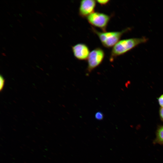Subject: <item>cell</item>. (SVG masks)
I'll list each match as a JSON object with an SVG mask.
<instances>
[{
    "instance_id": "1",
    "label": "cell",
    "mask_w": 163,
    "mask_h": 163,
    "mask_svg": "<svg viewBox=\"0 0 163 163\" xmlns=\"http://www.w3.org/2000/svg\"><path fill=\"white\" fill-rule=\"evenodd\" d=\"M148 40L147 38L142 37L120 40L112 47L110 60L112 61L117 56L124 54L139 45L146 43Z\"/></svg>"
},
{
    "instance_id": "2",
    "label": "cell",
    "mask_w": 163,
    "mask_h": 163,
    "mask_svg": "<svg viewBox=\"0 0 163 163\" xmlns=\"http://www.w3.org/2000/svg\"><path fill=\"white\" fill-rule=\"evenodd\" d=\"M92 31L98 37L104 46L110 48L113 47L120 40L122 35L129 31L131 28L128 27L121 31L100 32L92 27Z\"/></svg>"
},
{
    "instance_id": "3",
    "label": "cell",
    "mask_w": 163,
    "mask_h": 163,
    "mask_svg": "<svg viewBox=\"0 0 163 163\" xmlns=\"http://www.w3.org/2000/svg\"><path fill=\"white\" fill-rule=\"evenodd\" d=\"M111 17V15L104 13L94 12L86 18L88 22L92 26L100 28L103 32H105Z\"/></svg>"
},
{
    "instance_id": "4",
    "label": "cell",
    "mask_w": 163,
    "mask_h": 163,
    "mask_svg": "<svg viewBox=\"0 0 163 163\" xmlns=\"http://www.w3.org/2000/svg\"><path fill=\"white\" fill-rule=\"evenodd\" d=\"M105 54L104 50L100 47L95 48L90 52L87 59V70L91 72L99 66L104 59Z\"/></svg>"
},
{
    "instance_id": "5",
    "label": "cell",
    "mask_w": 163,
    "mask_h": 163,
    "mask_svg": "<svg viewBox=\"0 0 163 163\" xmlns=\"http://www.w3.org/2000/svg\"><path fill=\"white\" fill-rule=\"evenodd\" d=\"M96 1L94 0H83L81 1L79 8V15L82 18H87L94 12Z\"/></svg>"
},
{
    "instance_id": "6",
    "label": "cell",
    "mask_w": 163,
    "mask_h": 163,
    "mask_svg": "<svg viewBox=\"0 0 163 163\" xmlns=\"http://www.w3.org/2000/svg\"><path fill=\"white\" fill-rule=\"evenodd\" d=\"M72 50L75 58L80 60L87 59L90 52L88 46L83 43H78L73 46Z\"/></svg>"
},
{
    "instance_id": "7",
    "label": "cell",
    "mask_w": 163,
    "mask_h": 163,
    "mask_svg": "<svg viewBox=\"0 0 163 163\" xmlns=\"http://www.w3.org/2000/svg\"><path fill=\"white\" fill-rule=\"evenodd\" d=\"M153 143L154 144L163 145V125L158 127L156 132V137Z\"/></svg>"
},
{
    "instance_id": "8",
    "label": "cell",
    "mask_w": 163,
    "mask_h": 163,
    "mask_svg": "<svg viewBox=\"0 0 163 163\" xmlns=\"http://www.w3.org/2000/svg\"><path fill=\"white\" fill-rule=\"evenodd\" d=\"M103 115L101 112H98L95 114V118L97 120H101L103 119Z\"/></svg>"
},
{
    "instance_id": "9",
    "label": "cell",
    "mask_w": 163,
    "mask_h": 163,
    "mask_svg": "<svg viewBox=\"0 0 163 163\" xmlns=\"http://www.w3.org/2000/svg\"><path fill=\"white\" fill-rule=\"evenodd\" d=\"M96 2L100 5H107L110 1V0H96Z\"/></svg>"
},
{
    "instance_id": "10",
    "label": "cell",
    "mask_w": 163,
    "mask_h": 163,
    "mask_svg": "<svg viewBox=\"0 0 163 163\" xmlns=\"http://www.w3.org/2000/svg\"><path fill=\"white\" fill-rule=\"evenodd\" d=\"M0 90L1 91L3 88L5 83V79L2 75L0 76Z\"/></svg>"
},
{
    "instance_id": "11",
    "label": "cell",
    "mask_w": 163,
    "mask_h": 163,
    "mask_svg": "<svg viewBox=\"0 0 163 163\" xmlns=\"http://www.w3.org/2000/svg\"><path fill=\"white\" fill-rule=\"evenodd\" d=\"M158 101L160 106L161 107H163V94L158 97Z\"/></svg>"
},
{
    "instance_id": "12",
    "label": "cell",
    "mask_w": 163,
    "mask_h": 163,
    "mask_svg": "<svg viewBox=\"0 0 163 163\" xmlns=\"http://www.w3.org/2000/svg\"><path fill=\"white\" fill-rule=\"evenodd\" d=\"M159 115L161 120L163 121V107H161L160 109Z\"/></svg>"
}]
</instances>
